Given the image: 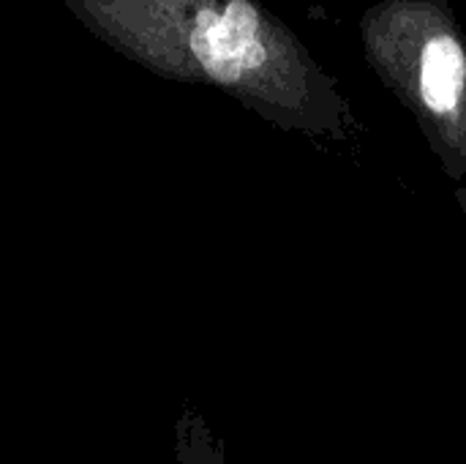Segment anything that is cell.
I'll return each mask as SVG.
<instances>
[{
    "label": "cell",
    "instance_id": "obj_2",
    "mask_svg": "<svg viewBox=\"0 0 466 464\" xmlns=\"http://www.w3.org/2000/svg\"><path fill=\"white\" fill-rule=\"evenodd\" d=\"M369 66L412 112L448 178H466V38L442 0H382L360 19Z\"/></svg>",
    "mask_w": 466,
    "mask_h": 464
},
{
    "label": "cell",
    "instance_id": "obj_5",
    "mask_svg": "<svg viewBox=\"0 0 466 464\" xmlns=\"http://www.w3.org/2000/svg\"><path fill=\"white\" fill-rule=\"evenodd\" d=\"M459 186H466V178H464V183H459Z\"/></svg>",
    "mask_w": 466,
    "mask_h": 464
},
{
    "label": "cell",
    "instance_id": "obj_1",
    "mask_svg": "<svg viewBox=\"0 0 466 464\" xmlns=\"http://www.w3.org/2000/svg\"><path fill=\"white\" fill-rule=\"evenodd\" d=\"M101 44L161 79L216 88L262 120L347 139L339 82L259 0H63Z\"/></svg>",
    "mask_w": 466,
    "mask_h": 464
},
{
    "label": "cell",
    "instance_id": "obj_4",
    "mask_svg": "<svg viewBox=\"0 0 466 464\" xmlns=\"http://www.w3.org/2000/svg\"><path fill=\"white\" fill-rule=\"evenodd\" d=\"M456 200H459V205H461V211H464L466 216V186H459V189H456Z\"/></svg>",
    "mask_w": 466,
    "mask_h": 464
},
{
    "label": "cell",
    "instance_id": "obj_3",
    "mask_svg": "<svg viewBox=\"0 0 466 464\" xmlns=\"http://www.w3.org/2000/svg\"><path fill=\"white\" fill-rule=\"evenodd\" d=\"M175 464H229L224 443L191 405H186L175 421Z\"/></svg>",
    "mask_w": 466,
    "mask_h": 464
}]
</instances>
